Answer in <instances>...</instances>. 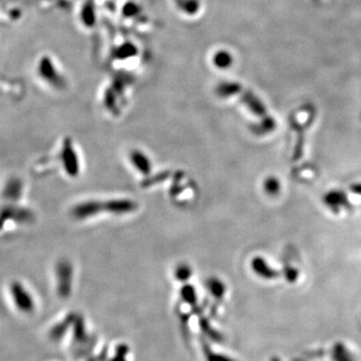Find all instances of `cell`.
I'll list each match as a JSON object with an SVG mask.
<instances>
[{"label":"cell","instance_id":"6da1fadb","mask_svg":"<svg viewBox=\"0 0 361 361\" xmlns=\"http://www.w3.org/2000/svg\"><path fill=\"white\" fill-rule=\"evenodd\" d=\"M35 219L32 210L20 204L3 203L0 208V231L7 228L10 224L25 225L30 224Z\"/></svg>","mask_w":361,"mask_h":361},{"label":"cell","instance_id":"7a4b0ae2","mask_svg":"<svg viewBox=\"0 0 361 361\" xmlns=\"http://www.w3.org/2000/svg\"><path fill=\"white\" fill-rule=\"evenodd\" d=\"M57 293L61 298H67L71 293L73 266L67 259H60L54 267Z\"/></svg>","mask_w":361,"mask_h":361},{"label":"cell","instance_id":"3957f363","mask_svg":"<svg viewBox=\"0 0 361 361\" xmlns=\"http://www.w3.org/2000/svg\"><path fill=\"white\" fill-rule=\"evenodd\" d=\"M60 161L63 169L70 177H75L79 174L80 164L77 152L70 137H65L62 140L60 148Z\"/></svg>","mask_w":361,"mask_h":361},{"label":"cell","instance_id":"277c9868","mask_svg":"<svg viewBox=\"0 0 361 361\" xmlns=\"http://www.w3.org/2000/svg\"><path fill=\"white\" fill-rule=\"evenodd\" d=\"M24 195V183L18 175L8 176L0 190V198L3 203L20 204Z\"/></svg>","mask_w":361,"mask_h":361},{"label":"cell","instance_id":"5b68a950","mask_svg":"<svg viewBox=\"0 0 361 361\" xmlns=\"http://www.w3.org/2000/svg\"><path fill=\"white\" fill-rule=\"evenodd\" d=\"M9 293L15 306L20 310L30 312L34 308V299L28 289L18 280L9 284Z\"/></svg>","mask_w":361,"mask_h":361},{"label":"cell","instance_id":"8992f818","mask_svg":"<svg viewBox=\"0 0 361 361\" xmlns=\"http://www.w3.org/2000/svg\"><path fill=\"white\" fill-rule=\"evenodd\" d=\"M103 212L102 202L90 200L78 203L71 209V216L76 220H86Z\"/></svg>","mask_w":361,"mask_h":361},{"label":"cell","instance_id":"52a82bcc","mask_svg":"<svg viewBox=\"0 0 361 361\" xmlns=\"http://www.w3.org/2000/svg\"><path fill=\"white\" fill-rule=\"evenodd\" d=\"M103 212L121 216L133 213L137 210V203L130 199H112L102 202Z\"/></svg>","mask_w":361,"mask_h":361},{"label":"cell","instance_id":"ba28073f","mask_svg":"<svg viewBox=\"0 0 361 361\" xmlns=\"http://www.w3.org/2000/svg\"><path fill=\"white\" fill-rule=\"evenodd\" d=\"M129 159L134 168L143 175H148L151 171L152 164L149 157L139 149H133L129 153Z\"/></svg>","mask_w":361,"mask_h":361},{"label":"cell","instance_id":"9c48e42d","mask_svg":"<svg viewBox=\"0 0 361 361\" xmlns=\"http://www.w3.org/2000/svg\"><path fill=\"white\" fill-rule=\"evenodd\" d=\"M251 266L255 274L264 279H274L279 275L278 272L272 267H270L266 260L261 257L254 258L251 262Z\"/></svg>","mask_w":361,"mask_h":361},{"label":"cell","instance_id":"30bf717a","mask_svg":"<svg viewBox=\"0 0 361 361\" xmlns=\"http://www.w3.org/2000/svg\"><path fill=\"white\" fill-rule=\"evenodd\" d=\"M333 361H356L354 354L342 342H336L332 348Z\"/></svg>","mask_w":361,"mask_h":361},{"label":"cell","instance_id":"8fae6325","mask_svg":"<svg viewBox=\"0 0 361 361\" xmlns=\"http://www.w3.org/2000/svg\"><path fill=\"white\" fill-rule=\"evenodd\" d=\"M207 288L210 293L218 300L222 299L226 294V285L219 278H210L207 281Z\"/></svg>","mask_w":361,"mask_h":361},{"label":"cell","instance_id":"7c38bea8","mask_svg":"<svg viewBox=\"0 0 361 361\" xmlns=\"http://www.w3.org/2000/svg\"><path fill=\"white\" fill-rule=\"evenodd\" d=\"M180 297L187 304L191 306H196L198 301V295L197 291L194 286L191 284H186L180 289Z\"/></svg>","mask_w":361,"mask_h":361},{"label":"cell","instance_id":"4fadbf2b","mask_svg":"<svg viewBox=\"0 0 361 361\" xmlns=\"http://www.w3.org/2000/svg\"><path fill=\"white\" fill-rule=\"evenodd\" d=\"M203 352L206 358V361H236L235 359L212 350V348L206 343L203 342Z\"/></svg>","mask_w":361,"mask_h":361},{"label":"cell","instance_id":"5bb4252c","mask_svg":"<svg viewBox=\"0 0 361 361\" xmlns=\"http://www.w3.org/2000/svg\"><path fill=\"white\" fill-rule=\"evenodd\" d=\"M192 268L188 264H179L175 267L174 277L179 282H187L192 276Z\"/></svg>","mask_w":361,"mask_h":361},{"label":"cell","instance_id":"9a60e30c","mask_svg":"<svg viewBox=\"0 0 361 361\" xmlns=\"http://www.w3.org/2000/svg\"><path fill=\"white\" fill-rule=\"evenodd\" d=\"M201 327H202V330L204 331V333H206L207 335H209V337L214 340V341H220L222 339L221 335L214 330V328L210 325V323L205 319V318H202L201 320Z\"/></svg>","mask_w":361,"mask_h":361},{"label":"cell","instance_id":"2e32d148","mask_svg":"<svg viewBox=\"0 0 361 361\" xmlns=\"http://www.w3.org/2000/svg\"><path fill=\"white\" fill-rule=\"evenodd\" d=\"M264 190L266 191L267 194L273 196L278 194L279 190H280V185L277 178L275 177H268L265 182H264Z\"/></svg>","mask_w":361,"mask_h":361},{"label":"cell","instance_id":"e0dca14e","mask_svg":"<svg viewBox=\"0 0 361 361\" xmlns=\"http://www.w3.org/2000/svg\"><path fill=\"white\" fill-rule=\"evenodd\" d=\"M129 348L125 344H119L115 350V356L110 361H125V356L127 355Z\"/></svg>","mask_w":361,"mask_h":361}]
</instances>
